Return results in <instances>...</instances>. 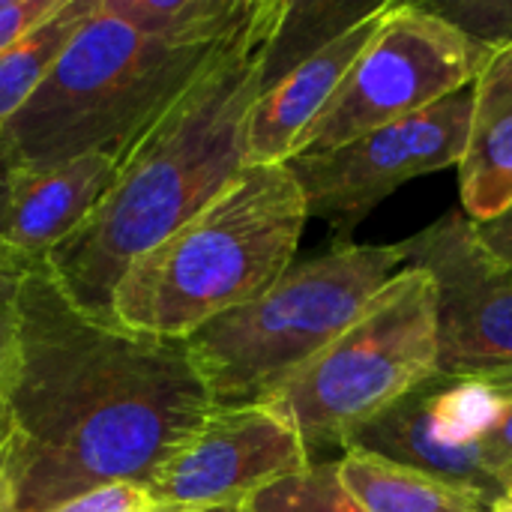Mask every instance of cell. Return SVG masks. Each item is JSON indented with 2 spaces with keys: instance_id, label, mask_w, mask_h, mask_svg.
Masks as SVG:
<instances>
[{
  "instance_id": "1",
  "label": "cell",
  "mask_w": 512,
  "mask_h": 512,
  "mask_svg": "<svg viewBox=\"0 0 512 512\" xmlns=\"http://www.w3.org/2000/svg\"><path fill=\"white\" fill-rule=\"evenodd\" d=\"M213 408L186 342L87 315L33 261L0 366V512H54L120 483L147 489Z\"/></svg>"
},
{
  "instance_id": "2",
  "label": "cell",
  "mask_w": 512,
  "mask_h": 512,
  "mask_svg": "<svg viewBox=\"0 0 512 512\" xmlns=\"http://www.w3.org/2000/svg\"><path fill=\"white\" fill-rule=\"evenodd\" d=\"M282 0H255L207 69L120 153L117 180L48 258L66 297L99 321L123 273L219 198L249 165L246 132L264 84V51Z\"/></svg>"
},
{
  "instance_id": "3",
  "label": "cell",
  "mask_w": 512,
  "mask_h": 512,
  "mask_svg": "<svg viewBox=\"0 0 512 512\" xmlns=\"http://www.w3.org/2000/svg\"><path fill=\"white\" fill-rule=\"evenodd\" d=\"M306 222L288 165H246L219 198L132 261L111 300L114 324L186 342L270 291L294 264Z\"/></svg>"
},
{
  "instance_id": "4",
  "label": "cell",
  "mask_w": 512,
  "mask_h": 512,
  "mask_svg": "<svg viewBox=\"0 0 512 512\" xmlns=\"http://www.w3.org/2000/svg\"><path fill=\"white\" fill-rule=\"evenodd\" d=\"M225 39L153 36L114 18L99 0L3 135L24 165H57L90 150L120 153L207 69Z\"/></svg>"
},
{
  "instance_id": "5",
  "label": "cell",
  "mask_w": 512,
  "mask_h": 512,
  "mask_svg": "<svg viewBox=\"0 0 512 512\" xmlns=\"http://www.w3.org/2000/svg\"><path fill=\"white\" fill-rule=\"evenodd\" d=\"M405 264L402 243L333 246L291 264L258 300L204 324L186 348L213 402H264L336 342Z\"/></svg>"
},
{
  "instance_id": "6",
  "label": "cell",
  "mask_w": 512,
  "mask_h": 512,
  "mask_svg": "<svg viewBox=\"0 0 512 512\" xmlns=\"http://www.w3.org/2000/svg\"><path fill=\"white\" fill-rule=\"evenodd\" d=\"M438 372V291L423 267L405 264L336 342L255 405L291 423L312 453L324 444L342 447Z\"/></svg>"
},
{
  "instance_id": "7",
  "label": "cell",
  "mask_w": 512,
  "mask_h": 512,
  "mask_svg": "<svg viewBox=\"0 0 512 512\" xmlns=\"http://www.w3.org/2000/svg\"><path fill=\"white\" fill-rule=\"evenodd\" d=\"M492 54L420 3L390 0L375 36L294 156L342 147L468 90Z\"/></svg>"
},
{
  "instance_id": "8",
  "label": "cell",
  "mask_w": 512,
  "mask_h": 512,
  "mask_svg": "<svg viewBox=\"0 0 512 512\" xmlns=\"http://www.w3.org/2000/svg\"><path fill=\"white\" fill-rule=\"evenodd\" d=\"M471 87L342 147L285 162L306 198L309 219L330 225L333 246H345L354 228L402 183L459 165L471 120Z\"/></svg>"
},
{
  "instance_id": "9",
  "label": "cell",
  "mask_w": 512,
  "mask_h": 512,
  "mask_svg": "<svg viewBox=\"0 0 512 512\" xmlns=\"http://www.w3.org/2000/svg\"><path fill=\"white\" fill-rule=\"evenodd\" d=\"M501 396L471 375L438 372L342 441V450L444 480L486 510L507 498L504 477L483 453V432Z\"/></svg>"
},
{
  "instance_id": "10",
  "label": "cell",
  "mask_w": 512,
  "mask_h": 512,
  "mask_svg": "<svg viewBox=\"0 0 512 512\" xmlns=\"http://www.w3.org/2000/svg\"><path fill=\"white\" fill-rule=\"evenodd\" d=\"M312 465L303 438L264 405H216L147 486L162 512L249 504L267 486Z\"/></svg>"
},
{
  "instance_id": "11",
  "label": "cell",
  "mask_w": 512,
  "mask_h": 512,
  "mask_svg": "<svg viewBox=\"0 0 512 512\" xmlns=\"http://www.w3.org/2000/svg\"><path fill=\"white\" fill-rule=\"evenodd\" d=\"M408 264L423 267L438 291V345L444 375H480L512 366V267L453 210L402 240Z\"/></svg>"
},
{
  "instance_id": "12",
  "label": "cell",
  "mask_w": 512,
  "mask_h": 512,
  "mask_svg": "<svg viewBox=\"0 0 512 512\" xmlns=\"http://www.w3.org/2000/svg\"><path fill=\"white\" fill-rule=\"evenodd\" d=\"M117 180V153L90 150L57 165H24L15 171L0 246L33 264L45 261L105 201Z\"/></svg>"
},
{
  "instance_id": "13",
  "label": "cell",
  "mask_w": 512,
  "mask_h": 512,
  "mask_svg": "<svg viewBox=\"0 0 512 512\" xmlns=\"http://www.w3.org/2000/svg\"><path fill=\"white\" fill-rule=\"evenodd\" d=\"M390 0L312 57L297 63L279 81L261 90L255 108L249 114L246 132V162L249 165H285L294 159L306 132L318 123L327 111L333 96L339 93L342 81L348 78L351 66L375 36Z\"/></svg>"
},
{
  "instance_id": "14",
  "label": "cell",
  "mask_w": 512,
  "mask_h": 512,
  "mask_svg": "<svg viewBox=\"0 0 512 512\" xmlns=\"http://www.w3.org/2000/svg\"><path fill=\"white\" fill-rule=\"evenodd\" d=\"M462 213L483 225L512 204V45L495 51L471 87V120L459 156Z\"/></svg>"
},
{
  "instance_id": "15",
  "label": "cell",
  "mask_w": 512,
  "mask_h": 512,
  "mask_svg": "<svg viewBox=\"0 0 512 512\" xmlns=\"http://www.w3.org/2000/svg\"><path fill=\"white\" fill-rule=\"evenodd\" d=\"M336 471L363 512H489L468 492L378 456L345 450Z\"/></svg>"
},
{
  "instance_id": "16",
  "label": "cell",
  "mask_w": 512,
  "mask_h": 512,
  "mask_svg": "<svg viewBox=\"0 0 512 512\" xmlns=\"http://www.w3.org/2000/svg\"><path fill=\"white\" fill-rule=\"evenodd\" d=\"M96 6L99 0H60L48 18L0 51V135L39 90L57 57L96 12Z\"/></svg>"
},
{
  "instance_id": "17",
  "label": "cell",
  "mask_w": 512,
  "mask_h": 512,
  "mask_svg": "<svg viewBox=\"0 0 512 512\" xmlns=\"http://www.w3.org/2000/svg\"><path fill=\"white\" fill-rule=\"evenodd\" d=\"M387 0L372 3H333V0H282L276 27L264 51V87L279 81L297 63L312 57L318 48L375 15Z\"/></svg>"
},
{
  "instance_id": "18",
  "label": "cell",
  "mask_w": 512,
  "mask_h": 512,
  "mask_svg": "<svg viewBox=\"0 0 512 512\" xmlns=\"http://www.w3.org/2000/svg\"><path fill=\"white\" fill-rule=\"evenodd\" d=\"M114 18L165 39L219 42L252 9V0H102Z\"/></svg>"
},
{
  "instance_id": "19",
  "label": "cell",
  "mask_w": 512,
  "mask_h": 512,
  "mask_svg": "<svg viewBox=\"0 0 512 512\" xmlns=\"http://www.w3.org/2000/svg\"><path fill=\"white\" fill-rule=\"evenodd\" d=\"M246 507L252 512H363L345 492L336 462H312L306 471L258 492Z\"/></svg>"
},
{
  "instance_id": "20",
  "label": "cell",
  "mask_w": 512,
  "mask_h": 512,
  "mask_svg": "<svg viewBox=\"0 0 512 512\" xmlns=\"http://www.w3.org/2000/svg\"><path fill=\"white\" fill-rule=\"evenodd\" d=\"M420 6L489 51L512 45V0H435Z\"/></svg>"
},
{
  "instance_id": "21",
  "label": "cell",
  "mask_w": 512,
  "mask_h": 512,
  "mask_svg": "<svg viewBox=\"0 0 512 512\" xmlns=\"http://www.w3.org/2000/svg\"><path fill=\"white\" fill-rule=\"evenodd\" d=\"M27 261L3 252L0 255V366L9 357L18 333V288L24 279Z\"/></svg>"
},
{
  "instance_id": "22",
  "label": "cell",
  "mask_w": 512,
  "mask_h": 512,
  "mask_svg": "<svg viewBox=\"0 0 512 512\" xmlns=\"http://www.w3.org/2000/svg\"><path fill=\"white\" fill-rule=\"evenodd\" d=\"M54 512H156V504L150 501L147 489L120 483V486L96 489L66 507H57Z\"/></svg>"
},
{
  "instance_id": "23",
  "label": "cell",
  "mask_w": 512,
  "mask_h": 512,
  "mask_svg": "<svg viewBox=\"0 0 512 512\" xmlns=\"http://www.w3.org/2000/svg\"><path fill=\"white\" fill-rule=\"evenodd\" d=\"M60 0H0V51L48 18Z\"/></svg>"
},
{
  "instance_id": "24",
  "label": "cell",
  "mask_w": 512,
  "mask_h": 512,
  "mask_svg": "<svg viewBox=\"0 0 512 512\" xmlns=\"http://www.w3.org/2000/svg\"><path fill=\"white\" fill-rule=\"evenodd\" d=\"M483 453L489 459V465L504 477L507 483V471L512 465V399L501 396L486 432H483Z\"/></svg>"
},
{
  "instance_id": "25",
  "label": "cell",
  "mask_w": 512,
  "mask_h": 512,
  "mask_svg": "<svg viewBox=\"0 0 512 512\" xmlns=\"http://www.w3.org/2000/svg\"><path fill=\"white\" fill-rule=\"evenodd\" d=\"M474 231H477L480 243L498 261H504L507 267H512V204L501 216H495V219H489L483 225H474Z\"/></svg>"
},
{
  "instance_id": "26",
  "label": "cell",
  "mask_w": 512,
  "mask_h": 512,
  "mask_svg": "<svg viewBox=\"0 0 512 512\" xmlns=\"http://www.w3.org/2000/svg\"><path fill=\"white\" fill-rule=\"evenodd\" d=\"M21 168V159L12 147V141L6 135H0V234L6 225V213H9V198H12V180L15 171Z\"/></svg>"
},
{
  "instance_id": "27",
  "label": "cell",
  "mask_w": 512,
  "mask_h": 512,
  "mask_svg": "<svg viewBox=\"0 0 512 512\" xmlns=\"http://www.w3.org/2000/svg\"><path fill=\"white\" fill-rule=\"evenodd\" d=\"M471 378H477L480 384H486L492 393L510 396L512 399V366H507V369H495V372H480V375H471Z\"/></svg>"
},
{
  "instance_id": "28",
  "label": "cell",
  "mask_w": 512,
  "mask_h": 512,
  "mask_svg": "<svg viewBox=\"0 0 512 512\" xmlns=\"http://www.w3.org/2000/svg\"><path fill=\"white\" fill-rule=\"evenodd\" d=\"M201 512H252L246 504H231V507H213V510H201Z\"/></svg>"
},
{
  "instance_id": "29",
  "label": "cell",
  "mask_w": 512,
  "mask_h": 512,
  "mask_svg": "<svg viewBox=\"0 0 512 512\" xmlns=\"http://www.w3.org/2000/svg\"><path fill=\"white\" fill-rule=\"evenodd\" d=\"M489 512H512V495H507L504 501H498V504H495Z\"/></svg>"
},
{
  "instance_id": "30",
  "label": "cell",
  "mask_w": 512,
  "mask_h": 512,
  "mask_svg": "<svg viewBox=\"0 0 512 512\" xmlns=\"http://www.w3.org/2000/svg\"><path fill=\"white\" fill-rule=\"evenodd\" d=\"M507 495H512V465L510 471H507Z\"/></svg>"
},
{
  "instance_id": "31",
  "label": "cell",
  "mask_w": 512,
  "mask_h": 512,
  "mask_svg": "<svg viewBox=\"0 0 512 512\" xmlns=\"http://www.w3.org/2000/svg\"><path fill=\"white\" fill-rule=\"evenodd\" d=\"M3 252H6V249H3V246H0V255H3Z\"/></svg>"
},
{
  "instance_id": "32",
  "label": "cell",
  "mask_w": 512,
  "mask_h": 512,
  "mask_svg": "<svg viewBox=\"0 0 512 512\" xmlns=\"http://www.w3.org/2000/svg\"><path fill=\"white\" fill-rule=\"evenodd\" d=\"M156 512H162V510H156Z\"/></svg>"
}]
</instances>
